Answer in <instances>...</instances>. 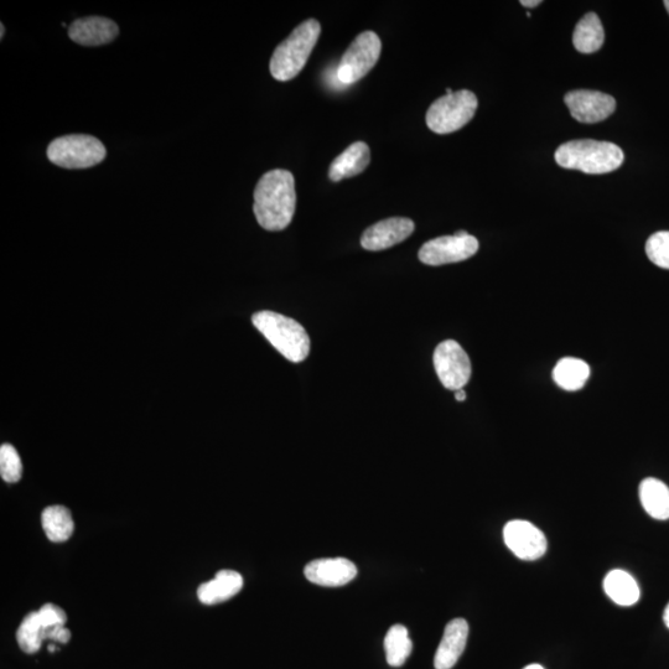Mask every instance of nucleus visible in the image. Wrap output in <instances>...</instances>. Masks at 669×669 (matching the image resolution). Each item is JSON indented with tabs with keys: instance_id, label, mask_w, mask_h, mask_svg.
Masks as SVG:
<instances>
[{
	"instance_id": "f257e3e1",
	"label": "nucleus",
	"mask_w": 669,
	"mask_h": 669,
	"mask_svg": "<svg viewBox=\"0 0 669 669\" xmlns=\"http://www.w3.org/2000/svg\"><path fill=\"white\" fill-rule=\"evenodd\" d=\"M297 207L295 179L288 170L268 171L254 190L253 211L264 230L283 231L293 221Z\"/></svg>"
},
{
	"instance_id": "f03ea898",
	"label": "nucleus",
	"mask_w": 669,
	"mask_h": 669,
	"mask_svg": "<svg viewBox=\"0 0 669 669\" xmlns=\"http://www.w3.org/2000/svg\"><path fill=\"white\" fill-rule=\"evenodd\" d=\"M624 160L625 154L616 144L593 139L572 140L560 145L556 152L559 167L591 175L611 173Z\"/></svg>"
},
{
	"instance_id": "7ed1b4c3",
	"label": "nucleus",
	"mask_w": 669,
	"mask_h": 669,
	"mask_svg": "<svg viewBox=\"0 0 669 669\" xmlns=\"http://www.w3.org/2000/svg\"><path fill=\"white\" fill-rule=\"evenodd\" d=\"M253 325L269 341L280 355L290 362L299 363L307 359L310 339L302 325L274 311H259L252 316Z\"/></svg>"
},
{
	"instance_id": "20e7f679",
	"label": "nucleus",
	"mask_w": 669,
	"mask_h": 669,
	"mask_svg": "<svg viewBox=\"0 0 669 669\" xmlns=\"http://www.w3.org/2000/svg\"><path fill=\"white\" fill-rule=\"evenodd\" d=\"M320 33L321 25L316 19H308L295 28L273 53L269 69L274 79L282 82L295 79L307 65Z\"/></svg>"
},
{
	"instance_id": "39448f33",
	"label": "nucleus",
	"mask_w": 669,
	"mask_h": 669,
	"mask_svg": "<svg viewBox=\"0 0 669 669\" xmlns=\"http://www.w3.org/2000/svg\"><path fill=\"white\" fill-rule=\"evenodd\" d=\"M106 157L107 150L101 140L86 134L57 138L48 148L50 162L65 169L92 168Z\"/></svg>"
},
{
	"instance_id": "423d86ee",
	"label": "nucleus",
	"mask_w": 669,
	"mask_h": 669,
	"mask_svg": "<svg viewBox=\"0 0 669 669\" xmlns=\"http://www.w3.org/2000/svg\"><path fill=\"white\" fill-rule=\"evenodd\" d=\"M477 98L473 92L461 90L435 101L427 112V126L437 134H450L463 128L474 118Z\"/></svg>"
},
{
	"instance_id": "0eeeda50",
	"label": "nucleus",
	"mask_w": 669,
	"mask_h": 669,
	"mask_svg": "<svg viewBox=\"0 0 669 669\" xmlns=\"http://www.w3.org/2000/svg\"><path fill=\"white\" fill-rule=\"evenodd\" d=\"M381 51V39L376 33H361L342 56L337 67V77L344 85L356 84L376 66Z\"/></svg>"
},
{
	"instance_id": "6e6552de",
	"label": "nucleus",
	"mask_w": 669,
	"mask_h": 669,
	"mask_svg": "<svg viewBox=\"0 0 669 669\" xmlns=\"http://www.w3.org/2000/svg\"><path fill=\"white\" fill-rule=\"evenodd\" d=\"M434 367L442 385L455 392L468 385L473 372L468 354L453 340L443 341L435 349Z\"/></svg>"
},
{
	"instance_id": "1a4fd4ad",
	"label": "nucleus",
	"mask_w": 669,
	"mask_h": 669,
	"mask_svg": "<svg viewBox=\"0 0 669 669\" xmlns=\"http://www.w3.org/2000/svg\"><path fill=\"white\" fill-rule=\"evenodd\" d=\"M477 251H479V241L474 236H443L424 243L418 257L419 261L427 266L438 267L466 261L475 256Z\"/></svg>"
},
{
	"instance_id": "9d476101",
	"label": "nucleus",
	"mask_w": 669,
	"mask_h": 669,
	"mask_svg": "<svg viewBox=\"0 0 669 669\" xmlns=\"http://www.w3.org/2000/svg\"><path fill=\"white\" fill-rule=\"evenodd\" d=\"M506 546L522 560H537L547 552V538L531 522L515 520L503 528Z\"/></svg>"
},
{
	"instance_id": "9b49d317",
	"label": "nucleus",
	"mask_w": 669,
	"mask_h": 669,
	"mask_svg": "<svg viewBox=\"0 0 669 669\" xmlns=\"http://www.w3.org/2000/svg\"><path fill=\"white\" fill-rule=\"evenodd\" d=\"M564 102L572 117L585 124L603 122L616 110L615 98L598 91H572L565 95Z\"/></svg>"
},
{
	"instance_id": "f8f14e48",
	"label": "nucleus",
	"mask_w": 669,
	"mask_h": 669,
	"mask_svg": "<svg viewBox=\"0 0 669 669\" xmlns=\"http://www.w3.org/2000/svg\"><path fill=\"white\" fill-rule=\"evenodd\" d=\"M414 222L407 217H391L368 227L361 237V246L367 251H383L406 241L414 232Z\"/></svg>"
},
{
	"instance_id": "ddd939ff",
	"label": "nucleus",
	"mask_w": 669,
	"mask_h": 669,
	"mask_svg": "<svg viewBox=\"0 0 669 669\" xmlns=\"http://www.w3.org/2000/svg\"><path fill=\"white\" fill-rule=\"evenodd\" d=\"M304 574L311 583L336 588L352 582L356 578L357 568L349 559L326 558L309 563Z\"/></svg>"
},
{
	"instance_id": "4468645a",
	"label": "nucleus",
	"mask_w": 669,
	"mask_h": 669,
	"mask_svg": "<svg viewBox=\"0 0 669 669\" xmlns=\"http://www.w3.org/2000/svg\"><path fill=\"white\" fill-rule=\"evenodd\" d=\"M118 35V25L113 20L102 17L77 19L69 28L70 39L82 46L110 44Z\"/></svg>"
},
{
	"instance_id": "2eb2a0df",
	"label": "nucleus",
	"mask_w": 669,
	"mask_h": 669,
	"mask_svg": "<svg viewBox=\"0 0 669 669\" xmlns=\"http://www.w3.org/2000/svg\"><path fill=\"white\" fill-rule=\"evenodd\" d=\"M469 625L464 619H455L446 625L444 635L437 653H435V669H451L463 655L468 642Z\"/></svg>"
},
{
	"instance_id": "dca6fc26",
	"label": "nucleus",
	"mask_w": 669,
	"mask_h": 669,
	"mask_svg": "<svg viewBox=\"0 0 669 669\" xmlns=\"http://www.w3.org/2000/svg\"><path fill=\"white\" fill-rule=\"evenodd\" d=\"M243 588V578L233 570H221L210 582H206L197 589V598L205 605L223 603L236 596Z\"/></svg>"
},
{
	"instance_id": "f3484780",
	"label": "nucleus",
	"mask_w": 669,
	"mask_h": 669,
	"mask_svg": "<svg viewBox=\"0 0 669 669\" xmlns=\"http://www.w3.org/2000/svg\"><path fill=\"white\" fill-rule=\"evenodd\" d=\"M371 162V150L363 142L351 144L330 165L329 178L334 183L359 175Z\"/></svg>"
},
{
	"instance_id": "a211bd4d",
	"label": "nucleus",
	"mask_w": 669,
	"mask_h": 669,
	"mask_svg": "<svg viewBox=\"0 0 669 669\" xmlns=\"http://www.w3.org/2000/svg\"><path fill=\"white\" fill-rule=\"evenodd\" d=\"M640 500L642 507L652 518L658 521L669 520V487L655 477H648L641 482Z\"/></svg>"
},
{
	"instance_id": "6ab92c4d",
	"label": "nucleus",
	"mask_w": 669,
	"mask_h": 669,
	"mask_svg": "<svg viewBox=\"0 0 669 669\" xmlns=\"http://www.w3.org/2000/svg\"><path fill=\"white\" fill-rule=\"evenodd\" d=\"M604 590L615 604L620 606H632L640 600L641 591L636 580L624 570L615 569L606 575Z\"/></svg>"
},
{
	"instance_id": "aec40b11",
	"label": "nucleus",
	"mask_w": 669,
	"mask_h": 669,
	"mask_svg": "<svg viewBox=\"0 0 669 669\" xmlns=\"http://www.w3.org/2000/svg\"><path fill=\"white\" fill-rule=\"evenodd\" d=\"M605 41V31L601 20L595 13L584 15L573 33L574 48L582 54H594L601 49Z\"/></svg>"
},
{
	"instance_id": "412c9836",
	"label": "nucleus",
	"mask_w": 669,
	"mask_h": 669,
	"mask_svg": "<svg viewBox=\"0 0 669 669\" xmlns=\"http://www.w3.org/2000/svg\"><path fill=\"white\" fill-rule=\"evenodd\" d=\"M590 377V367L583 360L565 357L553 370V378L560 388L575 392L582 390Z\"/></svg>"
},
{
	"instance_id": "4be33fe9",
	"label": "nucleus",
	"mask_w": 669,
	"mask_h": 669,
	"mask_svg": "<svg viewBox=\"0 0 669 669\" xmlns=\"http://www.w3.org/2000/svg\"><path fill=\"white\" fill-rule=\"evenodd\" d=\"M41 522H43L46 537L54 543L67 541L75 530L71 512L64 506L55 505L45 508Z\"/></svg>"
},
{
	"instance_id": "5701e85b",
	"label": "nucleus",
	"mask_w": 669,
	"mask_h": 669,
	"mask_svg": "<svg viewBox=\"0 0 669 669\" xmlns=\"http://www.w3.org/2000/svg\"><path fill=\"white\" fill-rule=\"evenodd\" d=\"M46 634H48V629H46L43 620H41L39 611L30 613L25 617L17 631L19 647L25 653H28V655H33V653L38 652L41 646H43Z\"/></svg>"
},
{
	"instance_id": "b1692460",
	"label": "nucleus",
	"mask_w": 669,
	"mask_h": 669,
	"mask_svg": "<svg viewBox=\"0 0 669 669\" xmlns=\"http://www.w3.org/2000/svg\"><path fill=\"white\" fill-rule=\"evenodd\" d=\"M385 650L388 665L402 667L406 663L413 650V642L409 639L407 627L403 625L391 627L385 639Z\"/></svg>"
},
{
	"instance_id": "393cba45",
	"label": "nucleus",
	"mask_w": 669,
	"mask_h": 669,
	"mask_svg": "<svg viewBox=\"0 0 669 669\" xmlns=\"http://www.w3.org/2000/svg\"><path fill=\"white\" fill-rule=\"evenodd\" d=\"M0 475L5 482L14 484L22 479L23 464L13 445L3 444L0 448Z\"/></svg>"
},
{
	"instance_id": "a878e982",
	"label": "nucleus",
	"mask_w": 669,
	"mask_h": 669,
	"mask_svg": "<svg viewBox=\"0 0 669 669\" xmlns=\"http://www.w3.org/2000/svg\"><path fill=\"white\" fill-rule=\"evenodd\" d=\"M646 253L657 267L669 269V231L653 233L646 243Z\"/></svg>"
},
{
	"instance_id": "bb28decb",
	"label": "nucleus",
	"mask_w": 669,
	"mask_h": 669,
	"mask_svg": "<svg viewBox=\"0 0 669 669\" xmlns=\"http://www.w3.org/2000/svg\"><path fill=\"white\" fill-rule=\"evenodd\" d=\"M39 615L41 620H43L46 629H48V634L49 631L55 629V627L66 625L67 616L65 611L54 604H45L43 608L39 610ZM48 634H46V640H48Z\"/></svg>"
},
{
	"instance_id": "cd10ccee",
	"label": "nucleus",
	"mask_w": 669,
	"mask_h": 669,
	"mask_svg": "<svg viewBox=\"0 0 669 669\" xmlns=\"http://www.w3.org/2000/svg\"><path fill=\"white\" fill-rule=\"evenodd\" d=\"M521 4L525 8H536L539 4H542L541 0H522Z\"/></svg>"
},
{
	"instance_id": "c85d7f7f",
	"label": "nucleus",
	"mask_w": 669,
	"mask_h": 669,
	"mask_svg": "<svg viewBox=\"0 0 669 669\" xmlns=\"http://www.w3.org/2000/svg\"><path fill=\"white\" fill-rule=\"evenodd\" d=\"M455 399L458 402L466 401V392L464 390L456 391L455 392Z\"/></svg>"
},
{
	"instance_id": "c756f323",
	"label": "nucleus",
	"mask_w": 669,
	"mask_h": 669,
	"mask_svg": "<svg viewBox=\"0 0 669 669\" xmlns=\"http://www.w3.org/2000/svg\"><path fill=\"white\" fill-rule=\"evenodd\" d=\"M663 620H665V624L669 629V604L667 605V608L665 610V615H663Z\"/></svg>"
},
{
	"instance_id": "7c9ffc66",
	"label": "nucleus",
	"mask_w": 669,
	"mask_h": 669,
	"mask_svg": "<svg viewBox=\"0 0 669 669\" xmlns=\"http://www.w3.org/2000/svg\"><path fill=\"white\" fill-rule=\"evenodd\" d=\"M455 235L459 236V237H465V236H469V233L466 232V231H458V232L455 233Z\"/></svg>"
},
{
	"instance_id": "2f4dec72",
	"label": "nucleus",
	"mask_w": 669,
	"mask_h": 669,
	"mask_svg": "<svg viewBox=\"0 0 669 669\" xmlns=\"http://www.w3.org/2000/svg\"><path fill=\"white\" fill-rule=\"evenodd\" d=\"M525 669H544L542 666L539 665H530L527 666Z\"/></svg>"
},
{
	"instance_id": "473e14b6",
	"label": "nucleus",
	"mask_w": 669,
	"mask_h": 669,
	"mask_svg": "<svg viewBox=\"0 0 669 669\" xmlns=\"http://www.w3.org/2000/svg\"><path fill=\"white\" fill-rule=\"evenodd\" d=\"M0 29H2V33H0V39H3L5 33L4 24H0Z\"/></svg>"
},
{
	"instance_id": "72a5a7b5",
	"label": "nucleus",
	"mask_w": 669,
	"mask_h": 669,
	"mask_svg": "<svg viewBox=\"0 0 669 669\" xmlns=\"http://www.w3.org/2000/svg\"><path fill=\"white\" fill-rule=\"evenodd\" d=\"M48 648H49V651H50V652L57 651V647H56L55 645H49Z\"/></svg>"
},
{
	"instance_id": "f704fd0d",
	"label": "nucleus",
	"mask_w": 669,
	"mask_h": 669,
	"mask_svg": "<svg viewBox=\"0 0 669 669\" xmlns=\"http://www.w3.org/2000/svg\"><path fill=\"white\" fill-rule=\"evenodd\" d=\"M663 4H665V7H666V9H667V12L669 13V0H666V2L663 3Z\"/></svg>"
},
{
	"instance_id": "c9c22d12",
	"label": "nucleus",
	"mask_w": 669,
	"mask_h": 669,
	"mask_svg": "<svg viewBox=\"0 0 669 669\" xmlns=\"http://www.w3.org/2000/svg\"><path fill=\"white\" fill-rule=\"evenodd\" d=\"M453 91H451V88H446V95H451Z\"/></svg>"
}]
</instances>
